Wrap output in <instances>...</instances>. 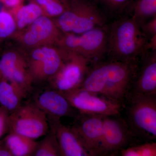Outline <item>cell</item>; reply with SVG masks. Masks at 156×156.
I'll use <instances>...</instances> for the list:
<instances>
[{
  "mask_svg": "<svg viewBox=\"0 0 156 156\" xmlns=\"http://www.w3.org/2000/svg\"><path fill=\"white\" fill-rule=\"evenodd\" d=\"M140 58L108 59L90 65L80 88L95 92L123 107L138 73Z\"/></svg>",
  "mask_w": 156,
  "mask_h": 156,
  "instance_id": "1",
  "label": "cell"
},
{
  "mask_svg": "<svg viewBox=\"0 0 156 156\" xmlns=\"http://www.w3.org/2000/svg\"><path fill=\"white\" fill-rule=\"evenodd\" d=\"M107 27L108 59L123 61L137 59L148 51L149 39L131 15L119 17Z\"/></svg>",
  "mask_w": 156,
  "mask_h": 156,
  "instance_id": "2",
  "label": "cell"
},
{
  "mask_svg": "<svg viewBox=\"0 0 156 156\" xmlns=\"http://www.w3.org/2000/svg\"><path fill=\"white\" fill-rule=\"evenodd\" d=\"M126 123L139 142L156 138V95L130 92L124 105Z\"/></svg>",
  "mask_w": 156,
  "mask_h": 156,
  "instance_id": "3",
  "label": "cell"
},
{
  "mask_svg": "<svg viewBox=\"0 0 156 156\" xmlns=\"http://www.w3.org/2000/svg\"><path fill=\"white\" fill-rule=\"evenodd\" d=\"M63 33L80 34L106 25V16L90 0H70L64 12L53 18Z\"/></svg>",
  "mask_w": 156,
  "mask_h": 156,
  "instance_id": "4",
  "label": "cell"
},
{
  "mask_svg": "<svg viewBox=\"0 0 156 156\" xmlns=\"http://www.w3.org/2000/svg\"><path fill=\"white\" fill-rule=\"evenodd\" d=\"M107 25L95 27L80 34L62 33L56 45L83 56L91 64L104 60L107 52Z\"/></svg>",
  "mask_w": 156,
  "mask_h": 156,
  "instance_id": "5",
  "label": "cell"
},
{
  "mask_svg": "<svg viewBox=\"0 0 156 156\" xmlns=\"http://www.w3.org/2000/svg\"><path fill=\"white\" fill-rule=\"evenodd\" d=\"M34 87H43L56 74L64 62L66 51L56 45H45L24 50Z\"/></svg>",
  "mask_w": 156,
  "mask_h": 156,
  "instance_id": "6",
  "label": "cell"
},
{
  "mask_svg": "<svg viewBox=\"0 0 156 156\" xmlns=\"http://www.w3.org/2000/svg\"><path fill=\"white\" fill-rule=\"evenodd\" d=\"M49 125L47 115L29 99L10 113L9 133L21 134L36 139L48 134Z\"/></svg>",
  "mask_w": 156,
  "mask_h": 156,
  "instance_id": "7",
  "label": "cell"
},
{
  "mask_svg": "<svg viewBox=\"0 0 156 156\" xmlns=\"http://www.w3.org/2000/svg\"><path fill=\"white\" fill-rule=\"evenodd\" d=\"M139 141L121 115L104 116L99 156H116L120 151Z\"/></svg>",
  "mask_w": 156,
  "mask_h": 156,
  "instance_id": "8",
  "label": "cell"
},
{
  "mask_svg": "<svg viewBox=\"0 0 156 156\" xmlns=\"http://www.w3.org/2000/svg\"><path fill=\"white\" fill-rule=\"evenodd\" d=\"M90 65L83 56L66 51L63 64L56 74L48 81L46 87L60 92L80 88L89 71Z\"/></svg>",
  "mask_w": 156,
  "mask_h": 156,
  "instance_id": "9",
  "label": "cell"
},
{
  "mask_svg": "<svg viewBox=\"0 0 156 156\" xmlns=\"http://www.w3.org/2000/svg\"><path fill=\"white\" fill-rule=\"evenodd\" d=\"M61 93L80 113L121 115L123 109L120 104L98 93L81 88Z\"/></svg>",
  "mask_w": 156,
  "mask_h": 156,
  "instance_id": "10",
  "label": "cell"
},
{
  "mask_svg": "<svg viewBox=\"0 0 156 156\" xmlns=\"http://www.w3.org/2000/svg\"><path fill=\"white\" fill-rule=\"evenodd\" d=\"M62 33L53 18L42 15L25 29L16 33L13 38L27 50L45 45H56Z\"/></svg>",
  "mask_w": 156,
  "mask_h": 156,
  "instance_id": "11",
  "label": "cell"
},
{
  "mask_svg": "<svg viewBox=\"0 0 156 156\" xmlns=\"http://www.w3.org/2000/svg\"><path fill=\"white\" fill-rule=\"evenodd\" d=\"M41 87L34 89L30 99L48 119H60L63 117L74 119L79 114L61 92L47 87Z\"/></svg>",
  "mask_w": 156,
  "mask_h": 156,
  "instance_id": "12",
  "label": "cell"
},
{
  "mask_svg": "<svg viewBox=\"0 0 156 156\" xmlns=\"http://www.w3.org/2000/svg\"><path fill=\"white\" fill-rule=\"evenodd\" d=\"M104 116L80 113L74 118L72 128L90 156H99Z\"/></svg>",
  "mask_w": 156,
  "mask_h": 156,
  "instance_id": "13",
  "label": "cell"
},
{
  "mask_svg": "<svg viewBox=\"0 0 156 156\" xmlns=\"http://www.w3.org/2000/svg\"><path fill=\"white\" fill-rule=\"evenodd\" d=\"M130 92L156 95V50H148L140 57L138 73Z\"/></svg>",
  "mask_w": 156,
  "mask_h": 156,
  "instance_id": "14",
  "label": "cell"
},
{
  "mask_svg": "<svg viewBox=\"0 0 156 156\" xmlns=\"http://www.w3.org/2000/svg\"><path fill=\"white\" fill-rule=\"evenodd\" d=\"M48 120L49 130L56 135L61 156H90L71 126L62 125L60 119Z\"/></svg>",
  "mask_w": 156,
  "mask_h": 156,
  "instance_id": "15",
  "label": "cell"
},
{
  "mask_svg": "<svg viewBox=\"0 0 156 156\" xmlns=\"http://www.w3.org/2000/svg\"><path fill=\"white\" fill-rule=\"evenodd\" d=\"M24 50L17 48L7 49L0 56V75L9 80L22 68L27 66Z\"/></svg>",
  "mask_w": 156,
  "mask_h": 156,
  "instance_id": "16",
  "label": "cell"
},
{
  "mask_svg": "<svg viewBox=\"0 0 156 156\" xmlns=\"http://www.w3.org/2000/svg\"><path fill=\"white\" fill-rule=\"evenodd\" d=\"M29 98L14 84L2 78L0 81V104L11 113Z\"/></svg>",
  "mask_w": 156,
  "mask_h": 156,
  "instance_id": "17",
  "label": "cell"
},
{
  "mask_svg": "<svg viewBox=\"0 0 156 156\" xmlns=\"http://www.w3.org/2000/svg\"><path fill=\"white\" fill-rule=\"evenodd\" d=\"M4 139L13 156H33L38 141L21 134L9 133Z\"/></svg>",
  "mask_w": 156,
  "mask_h": 156,
  "instance_id": "18",
  "label": "cell"
},
{
  "mask_svg": "<svg viewBox=\"0 0 156 156\" xmlns=\"http://www.w3.org/2000/svg\"><path fill=\"white\" fill-rule=\"evenodd\" d=\"M11 12L16 21L17 32L25 29L44 15L41 8L33 0H30L29 2L25 5L23 4Z\"/></svg>",
  "mask_w": 156,
  "mask_h": 156,
  "instance_id": "19",
  "label": "cell"
},
{
  "mask_svg": "<svg viewBox=\"0 0 156 156\" xmlns=\"http://www.w3.org/2000/svg\"><path fill=\"white\" fill-rule=\"evenodd\" d=\"M139 25L156 16V0H134L128 14Z\"/></svg>",
  "mask_w": 156,
  "mask_h": 156,
  "instance_id": "20",
  "label": "cell"
},
{
  "mask_svg": "<svg viewBox=\"0 0 156 156\" xmlns=\"http://www.w3.org/2000/svg\"><path fill=\"white\" fill-rule=\"evenodd\" d=\"M103 8L105 15L119 17L128 14L134 0H94Z\"/></svg>",
  "mask_w": 156,
  "mask_h": 156,
  "instance_id": "21",
  "label": "cell"
},
{
  "mask_svg": "<svg viewBox=\"0 0 156 156\" xmlns=\"http://www.w3.org/2000/svg\"><path fill=\"white\" fill-rule=\"evenodd\" d=\"M46 136L38 143L33 156H61L56 135L49 130Z\"/></svg>",
  "mask_w": 156,
  "mask_h": 156,
  "instance_id": "22",
  "label": "cell"
},
{
  "mask_svg": "<svg viewBox=\"0 0 156 156\" xmlns=\"http://www.w3.org/2000/svg\"><path fill=\"white\" fill-rule=\"evenodd\" d=\"M17 32V25L12 12L7 9L0 11V43L13 38Z\"/></svg>",
  "mask_w": 156,
  "mask_h": 156,
  "instance_id": "23",
  "label": "cell"
},
{
  "mask_svg": "<svg viewBox=\"0 0 156 156\" xmlns=\"http://www.w3.org/2000/svg\"><path fill=\"white\" fill-rule=\"evenodd\" d=\"M119 154L122 156H156V143L147 141L131 146L122 149Z\"/></svg>",
  "mask_w": 156,
  "mask_h": 156,
  "instance_id": "24",
  "label": "cell"
},
{
  "mask_svg": "<svg viewBox=\"0 0 156 156\" xmlns=\"http://www.w3.org/2000/svg\"><path fill=\"white\" fill-rule=\"evenodd\" d=\"M42 9L44 15L55 18L66 9L67 3L63 0H33Z\"/></svg>",
  "mask_w": 156,
  "mask_h": 156,
  "instance_id": "25",
  "label": "cell"
},
{
  "mask_svg": "<svg viewBox=\"0 0 156 156\" xmlns=\"http://www.w3.org/2000/svg\"><path fill=\"white\" fill-rule=\"evenodd\" d=\"M10 112L0 106V138L9 132V118Z\"/></svg>",
  "mask_w": 156,
  "mask_h": 156,
  "instance_id": "26",
  "label": "cell"
},
{
  "mask_svg": "<svg viewBox=\"0 0 156 156\" xmlns=\"http://www.w3.org/2000/svg\"><path fill=\"white\" fill-rule=\"evenodd\" d=\"M141 30L148 39L156 35V16L141 24Z\"/></svg>",
  "mask_w": 156,
  "mask_h": 156,
  "instance_id": "27",
  "label": "cell"
},
{
  "mask_svg": "<svg viewBox=\"0 0 156 156\" xmlns=\"http://www.w3.org/2000/svg\"><path fill=\"white\" fill-rule=\"evenodd\" d=\"M24 1V0H0L6 9L11 11L22 5Z\"/></svg>",
  "mask_w": 156,
  "mask_h": 156,
  "instance_id": "28",
  "label": "cell"
},
{
  "mask_svg": "<svg viewBox=\"0 0 156 156\" xmlns=\"http://www.w3.org/2000/svg\"><path fill=\"white\" fill-rule=\"evenodd\" d=\"M147 48L148 50H156V35L149 39Z\"/></svg>",
  "mask_w": 156,
  "mask_h": 156,
  "instance_id": "29",
  "label": "cell"
},
{
  "mask_svg": "<svg viewBox=\"0 0 156 156\" xmlns=\"http://www.w3.org/2000/svg\"><path fill=\"white\" fill-rule=\"evenodd\" d=\"M0 156H13L9 148L5 145V143L0 148Z\"/></svg>",
  "mask_w": 156,
  "mask_h": 156,
  "instance_id": "30",
  "label": "cell"
},
{
  "mask_svg": "<svg viewBox=\"0 0 156 156\" xmlns=\"http://www.w3.org/2000/svg\"><path fill=\"white\" fill-rule=\"evenodd\" d=\"M7 9H6V7H5V5L0 2V11H2L3 10H6ZM8 10V9H7Z\"/></svg>",
  "mask_w": 156,
  "mask_h": 156,
  "instance_id": "31",
  "label": "cell"
},
{
  "mask_svg": "<svg viewBox=\"0 0 156 156\" xmlns=\"http://www.w3.org/2000/svg\"><path fill=\"white\" fill-rule=\"evenodd\" d=\"M4 144V139L0 140V148Z\"/></svg>",
  "mask_w": 156,
  "mask_h": 156,
  "instance_id": "32",
  "label": "cell"
},
{
  "mask_svg": "<svg viewBox=\"0 0 156 156\" xmlns=\"http://www.w3.org/2000/svg\"><path fill=\"white\" fill-rule=\"evenodd\" d=\"M63 1H64L65 2L67 3L69 1H70V0H63Z\"/></svg>",
  "mask_w": 156,
  "mask_h": 156,
  "instance_id": "33",
  "label": "cell"
}]
</instances>
